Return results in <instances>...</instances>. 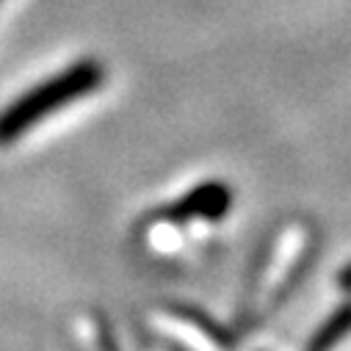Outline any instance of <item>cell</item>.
Masks as SVG:
<instances>
[{"label":"cell","instance_id":"6da1fadb","mask_svg":"<svg viewBox=\"0 0 351 351\" xmlns=\"http://www.w3.org/2000/svg\"><path fill=\"white\" fill-rule=\"evenodd\" d=\"M106 69L95 58H83L58 75L42 80L31 92L20 95L9 108L0 111V144H12L25 130L36 128L45 117L61 111L64 106L97 92L103 86Z\"/></svg>","mask_w":351,"mask_h":351},{"label":"cell","instance_id":"3957f363","mask_svg":"<svg viewBox=\"0 0 351 351\" xmlns=\"http://www.w3.org/2000/svg\"><path fill=\"white\" fill-rule=\"evenodd\" d=\"M348 332H351V304H343V307L335 310V313L321 324V329L310 337L307 351H332Z\"/></svg>","mask_w":351,"mask_h":351},{"label":"cell","instance_id":"7a4b0ae2","mask_svg":"<svg viewBox=\"0 0 351 351\" xmlns=\"http://www.w3.org/2000/svg\"><path fill=\"white\" fill-rule=\"evenodd\" d=\"M232 194L224 183H202L178 202H171L163 216L174 221H186V219H219L230 210Z\"/></svg>","mask_w":351,"mask_h":351},{"label":"cell","instance_id":"277c9868","mask_svg":"<svg viewBox=\"0 0 351 351\" xmlns=\"http://www.w3.org/2000/svg\"><path fill=\"white\" fill-rule=\"evenodd\" d=\"M337 285H340L343 291H351V263H348V266L340 271V277H337Z\"/></svg>","mask_w":351,"mask_h":351}]
</instances>
